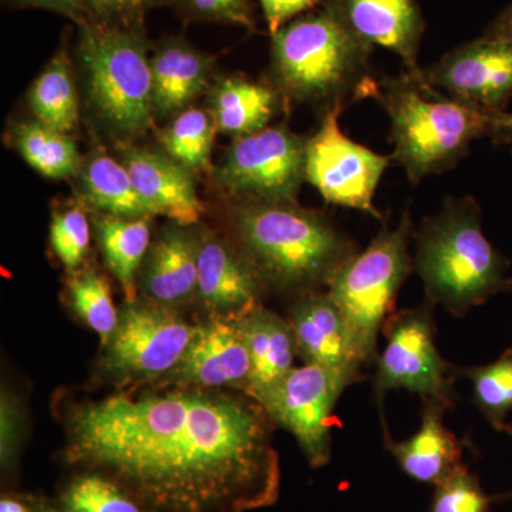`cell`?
<instances>
[{"instance_id": "cell-1", "label": "cell", "mask_w": 512, "mask_h": 512, "mask_svg": "<svg viewBox=\"0 0 512 512\" xmlns=\"http://www.w3.org/2000/svg\"><path fill=\"white\" fill-rule=\"evenodd\" d=\"M258 400L185 387L76 407L66 460L156 512H248L275 504L281 467Z\"/></svg>"}, {"instance_id": "cell-2", "label": "cell", "mask_w": 512, "mask_h": 512, "mask_svg": "<svg viewBox=\"0 0 512 512\" xmlns=\"http://www.w3.org/2000/svg\"><path fill=\"white\" fill-rule=\"evenodd\" d=\"M271 36L272 73L285 103L316 104L325 114L375 99L379 82L370 66L373 47L353 33L333 0Z\"/></svg>"}, {"instance_id": "cell-3", "label": "cell", "mask_w": 512, "mask_h": 512, "mask_svg": "<svg viewBox=\"0 0 512 512\" xmlns=\"http://www.w3.org/2000/svg\"><path fill=\"white\" fill-rule=\"evenodd\" d=\"M414 272L427 301L457 318L512 289L510 261L483 232L481 208L473 197L447 198L437 214L414 229Z\"/></svg>"}, {"instance_id": "cell-4", "label": "cell", "mask_w": 512, "mask_h": 512, "mask_svg": "<svg viewBox=\"0 0 512 512\" xmlns=\"http://www.w3.org/2000/svg\"><path fill=\"white\" fill-rule=\"evenodd\" d=\"M245 255L265 284L315 292L357 254L355 242L298 202L242 200L234 214Z\"/></svg>"}, {"instance_id": "cell-5", "label": "cell", "mask_w": 512, "mask_h": 512, "mask_svg": "<svg viewBox=\"0 0 512 512\" xmlns=\"http://www.w3.org/2000/svg\"><path fill=\"white\" fill-rule=\"evenodd\" d=\"M375 99L390 119L392 160L413 185L456 167L474 141L491 137L504 114L474 109L406 72L380 80Z\"/></svg>"}, {"instance_id": "cell-6", "label": "cell", "mask_w": 512, "mask_h": 512, "mask_svg": "<svg viewBox=\"0 0 512 512\" xmlns=\"http://www.w3.org/2000/svg\"><path fill=\"white\" fill-rule=\"evenodd\" d=\"M77 55L97 114L121 137H141L153 124V72L143 32L84 22Z\"/></svg>"}, {"instance_id": "cell-7", "label": "cell", "mask_w": 512, "mask_h": 512, "mask_svg": "<svg viewBox=\"0 0 512 512\" xmlns=\"http://www.w3.org/2000/svg\"><path fill=\"white\" fill-rule=\"evenodd\" d=\"M413 232L412 217L406 211L396 227L383 225L369 247L346 262L329 285L330 298L343 313L362 366L376 365L380 330L393 315L400 288L414 271Z\"/></svg>"}, {"instance_id": "cell-8", "label": "cell", "mask_w": 512, "mask_h": 512, "mask_svg": "<svg viewBox=\"0 0 512 512\" xmlns=\"http://www.w3.org/2000/svg\"><path fill=\"white\" fill-rule=\"evenodd\" d=\"M433 303L404 309L389 316L383 325L387 343L377 357L373 387L377 400L389 390H409L424 400L453 407L460 370L441 357L434 339Z\"/></svg>"}, {"instance_id": "cell-9", "label": "cell", "mask_w": 512, "mask_h": 512, "mask_svg": "<svg viewBox=\"0 0 512 512\" xmlns=\"http://www.w3.org/2000/svg\"><path fill=\"white\" fill-rule=\"evenodd\" d=\"M306 143L286 126L235 137L215 168V181L241 200L296 202L305 181Z\"/></svg>"}, {"instance_id": "cell-10", "label": "cell", "mask_w": 512, "mask_h": 512, "mask_svg": "<svg viewBox=\"0 0 512 512\" xmlns=\"http://www.w3.org/2000/svg\"><path fill=\"white\" fill-rule=\"evenodd\" d=\"M343 110L345 107L338 106L326 111L318 131L308 138L305 181L329 204L383 220L375 207V194L392 156H382L350 140L339 126Z\"/></svg>"}, {"instance_id": "cell-11", "label": "cell", "mask_w": 512, "mask_h": 512, "mask_svg": "<svg viewBox=\"0 0 512 512\" xmlns=\"http://www.w3.org/2000/svg\"><path fill=\"white\" fill-rule=\"evenodd\" d=\"M352 377L329 367L305 363L293 367L271 392L261 399L272 421L295 436L312 467L329 463L330 417Z\"/></svg>"}, {"instance_id": "cell-12", "label": "cell", "mask_w": 512, "mask_h": 512, "mask_svg": "<svg viewBox=\"0 0 512 512\" xmlns=\"http://www.w3.org/2000/svg\"><path fill=\"white\" fill-rule=\"evenodd\" d=\"M194 329L161 303L127 302L107 345V366L117 375L137 379L171 373L183 359Z\"/></svg>"}, {"instance_id": "cell-13", "label": "cell", "mask_w": 512, "mask_h": 512, "mask_svg": "<svg viewBox=\"0 0 512 512\" xmlns=\"http://www.w3.org/2000/svg\"><path fill=\"white\" fill-rule=\"evenodd\" d=\"M423 76L451 99L485 113H505L512 99V42L481 36L424 67Z\"/></svg>"}, {"instance_id": "cell-14", "label": "cell", "mask_w": 512, "mask_h": 512, "mask_svg": "<svg viewBox=\"0 0 512 512\" xmlns=\"http://www.w3.org/2000/svg\"><path fill=\"white\" fill-rule=\"evenodd\" d=\"M241 316H224L195 326L183 359L171 375L184 387L215 389L244 386L251 375V359Z\"/></svg>"}, {"instance_id": "cell-15", "label": "cell", "mask_w": 512, "mask_h": 512, "mask_svg": "<svg viewBox=\"0 0 512 512\" xmlns=\"http://www.w3.org/2000/svg\"><path fill=\"white\" fill-rule=\"evenodd\" d=\"M357 37L399 56L404 72L424 82L419 66L424 20L417 0H333Z\"/></svg>"}, {"instance_id": "cell-16", "label": "cell", "mask_w": 512, "mask_h": 512, "mask_svg": "<svg viewBox=\"0 0 512 512\" xmlns=\"http://www.w3.org/2000/svg\"><path fill=\"white\" fill-rule=\"evenodd\" d=\"M289 323L305 363L329 367L356 383L363 379L346 320L328 292L306 293L293 306Z\"/></svg>"}, {"instance_id": "cell-17", "label": "cell", "mask_w": 512, "mask_h": 512, "mask_svg": "<svg viewBox=\"0 0 512 512\" xmlns=\"http://www.w3.org/2000/svg\"><path fill=\"white\" fill-rule=\"evenodd\" d=\"M264 285L247 255L212 235L201 239L197 289L208 308L224 316H244L259 305Z\"/></svg>"}, {"instance_id": "cell-18", "label": "cell", "mask_w": 512, "mask_h": 512, "mask_svg": "<svg viewBox=\"0 0 512 512\" xmlns=\"http://www.w3.org/2000/svg\"><path fill=\"white\" fill-rule=\"evenodd\" d=\"M121 163L154 215H165L183 227L200 221L204 208L190 170L147 148H126Z\"/></svg>"}, {"instance_id": "cell-19", "label": "cell", "mask_w": 512, "mask_h": 512, "mask_svg": "<svg viewBox=\"0 0 512 512\" xmlns=\"http://www.w3.org/2000/svg\"><path fill=\"white\" fill-rule=\"evenodd\" d=\"M447 406L437 400H424L420 429L410 439H387L397 464L413 480L439 485L461 467L460 443L444 426Z\"/></svg>"}, {"instance_id": "cell-20", "label": "cell", "mask_w": 512, "mask_h": 512, "mask_svg": "<svg viewBox=\"0 0 512 512\" xmlns=\"http://www.w3.org/2000/svg\"><path fill=\"white\" fill-rule=\"evenodd\" d=\"M239 319L251 359L247 392L261 402L295 367V336L291 323L261 305Z\"/></svg>"}, {"instance_id": "cell-21", "label": "cell", "mask_w": 512, "mask_h": 512, "mask_svg": "<svg viewBox=\"0 0 512 512\" xmlns=\"http://www.w3.org/2000/svg\"><path fill=\"white\" fill-rule=\"evenodd\" d=\"M214 59L198 52L184 40H164L151 56L153 106L160 116L187 109L207 87Z\"/></svg>"}, {"instance_id": "cell-22", "label": "cell", "mask_w": 512, "mask_h": 512, "mask_svg": "<svg viewBox=\"0 0 512 512\" xmlns=\"http://www.w3.org/2000/svg\"><path fill=\"white\" fill-rule=\"evenodd\" d=\"M200 239L181 228L168 229L148 255L144 289L154 302L173 305L198 288Z\"/></svg>"}, {"instance_id": "cell-23", "label": "cell", "mask_w": 512, "mask_h": 512, "mask_svg": "<svg viewBox=\"0 0 512 512\" xmlns=\"http://www.w3.org/2000/svg\"><path fill=\"white\" fill-rule=\"evenodd\" d=\"M210 100L218 131L235 137L264 130L285 104L275 86L239 76L218 80Z\"/></svg>"}, {"instance_id": "cell-24", "label": "cell", "mask_w": 512, "mask_h": 512, "mask_svg": "<svg viewBox=\"0 0 512 512\" xmlns=\"http://www.w3.org/2000/svg\"><path fill=\"white\" fill-rule=\"evenodd\" d=\"M86 201L103 214L128 220L153 217L140 197L123 163L103 153H94L80 171Z\"/></svg>"}, {"instance_id": "cell-25", "label": "cell", "mask_w": 512, "mask_h": 512, "mask_svg": "<svg viewBox=\"0 0 512 512\" xmlns=\"http://www.w3.org/2000/svg\"><path fill=\"white\" fill-rule=\"evenodd\" d=\"M101 251L127 302L136 301L137 274L150 247L148 218L128 220L99 212L94 217Z\"/></svg>"}, {"instance_id": "cell-26", "label": "cell", "mask_w": 512, "mask_h": 512, "mask_svg": "<svg viewBox=\"0 0 512 512\" xmlns=\"http://www.w3.org/2000/svg\"><path fill=\"white\" fill-rule=\"evenodd\" d=\"M29 104L36 120L62 133L79 123V93L66 46L60 47L30 87Z\"/></svg>"}, {"instance_id": "cell-27", "label": "cell", "mask_w": 512, "mask_h": 512, "mask_svg": "<svg viewBox=\"0 0 512 512\" xmlns=\"http://www.w3.org/2000/svg\"><path fill=\"white\" fill-rule=\"evenodd\" d=\"M12 136L20 156L37 173L60 180L82 171L79 148L67 133L35 119L19 123L13 128Z\"/></svg>"}, {"instance_id": "cell-28", "label": "cell", "mask_w": 512, "mask_h": 512, "mask_svg": "<svg viewBox=\"0 0 512 512\" xmlns=\"http://www.w3.org/2000/svg\"><path fill=\"white\" fill-rule=\"evenodd\" d=\"M218 127L214 116L201 109H185L158 131V140L167 156L190 170L208 171Z\"/></svg>"}, {"instance_id": "cell-29", "label": "cell", "mask_w": 512, "mask_h": 512, "mask_svg": "<svg viewBox=\"0 0 512 512\" xmlns=\"http://www.w3.org/2000/svg\"><path fill=\"white\" fill-rule=\"evenodd\" d=\"M473 383V399L488 423L498 431H511L505 419L512 410V349L484 366L460 369Z\"/></svg>"}, {"instance_id": "cell-30", "label": "cell", "mask_w": 512, "mask_h": 512, "mask_svg": "<svg viewBox=\"0 0 512 512\" xmlns=\"http://www.w3.org/2000/svg\"><path fill=\"white\" fill-rule=\"evenodd\" d=\"M69 296L77 315L100 336L104 346L109 345L120 316L106 279L96 272L74 275L69 281Z\"/></svg>"}, {"instance_id": "cell-31", "label": "cell", "mask_w": 512, "mask_h": 512, "mask_svg": "<svg viewBox=\"0 0 512 512\" xmlns=\"http://www.w3.org/2000/svg\"><path fill=\"white\" fill-rule=\"evenodd\" d=\"M69 512H143L120 484L99 473L76 478L63 497Z\"/></svg>"}, {"instance_id": "cell-32", "label": "cell", "mask_w": 512, "mask_h": 512, "mask_svg": "<svg viewBox=\"0 0 512 512\" xmlns=\"http://www.w3.org/2000/svg\"><path fill=\"white\" fill-rule=\"evenodd\" d=\"M50 242L67 269L79 268L90 245L87 215L77 207L56 212L50 224Z\"/></svg>"}, {"instance_id": "cell-33", "label": "cell", "mask_w": 512, "mask_h": 512, "mask_svg": "<svg viewBox=\"0 0 512 512\" xmlns=\"http://www.w3.org/2000/svg\"><path fill=\"white\" fill-rule=\"evenodd\" d=\"M431 512H487L490 498L463 466L436 485Z\"/></svg>"}, {"instance_id": "cell-34", "label": "cell", "mask_w": 512, "mask_h": 512, "mask_svg": "<svg viewBox=\"0 0 512 512\" xmlns=\"http://www.w3.org/2000/svg\"><path fill=\"white\" fill-rule=\"evenodd\" d=\"M167 0H86L87 22L143 32L148 10Z\"/></svg>"}, {"instance_id": "cell-35", "label": "cell", "mask_w": 512, "mask_h": 512, "mask_svg": "<svg viewBox=\"0 0 512 512\" xmlns=\"http://www.w3.org/2000/svg\"><path fill=\"white\" fill-rule=\"evenodd\" d=\"M191 18L254 29L251 0H171Z\"/></svg>"}, {"instance_id": "cell-36", "label": "cell", "mask_w": 512, "mask_h": 512, "mask_svg": "<svg viewBox=\"0 0 512 512\" xmlns=\"http://www.w3.org/2000/svg\"><path fill=\"white\" fill-rule=\"evenodd\" d=\"M320 2L322 0H259L271 35Z\"/></svg>"}, {"instance_id": "cell-37", "label": "cell", "mask_w": 512, "mask_h": 512, "mask_svg": "<svg viewBox=\"0 0 512 512\" xmlns=\"http://www.w3.org/2000/svg\"><path fill=\"white\" fill-rule=\"evenodd\" d=\"M2 437H0V448H2V461L3 464L9 463L10 458L15 453L16 444H18V407L13 403V397L9 394L3 393L2 396Z\"/></svg>"}, {"instance_id": "cell-38", "label": "cell", "mask_w": 512, "mask_h": 512, "mask_svg": "<svg viewBox=\"0 0 512 512\" xmlns=\"http://www.w3.org/2000/svg\"><path fill=\"white\" fill-rule=\"evenodd\" d=\"M23 8L46 9L74 20L77 25L87 22L86 0H12Z\"/></svg>"}, {"instance_id": "cell-39", "label": "cell", "mask_w": 512, "mask_h": 512, "mask_svg": "<svg viewBox=\"0 0 512 512\" xmlns=\"http://www.w3.org/2000/svg\"><path fill=\"white\" fill-rule=\"evenodd\" d=\"M483 36L488 37V39L510 40L512 42V5L505 8L493 20Z\"/></svg>"}, {"instance_id": "cell-40", "label": "cell", "mask_w": 512, "mask_h": 512, "mask_svg": "<svg viewBox=\"0 0 512 512\" xmlns=\"http://www.w3.org/2000/svg\"><path fill=\"white\" fill-rule=\"evenodd\" d=\"M490 138L495 146L507 147L512 153V113L505 111Z\"/></svg>"}, {"instance_id": "cell-41", "label": "cell", "mask_w": 512, "mask_h": 512, "mask_svg": "<svg viewBox=\"0 0 512 512\" xmlns=\"http://www.w3.org/2000/svg\"><path fill=\"white\" fill-rule=\"evenodd\" d=\"M0 512H29L23 507L22 504L18 503L15 500H9V498H5V500L0 501Z\"/></svg>"}, {"instance_id": "cell-42", "label": "cell", "mask_w": 512, "mask_h": 512, "mask_svg": "<svg viewBox=\"0 0 512 512\" xmlns=\"http://www.w3.org/2000/svg\"><path fill=\"white\" fill-rule=\"evenodd\" d=\"M43 512H59V511L53 510V508H47V510H45Z\"/></svg>"}]
</instances>
